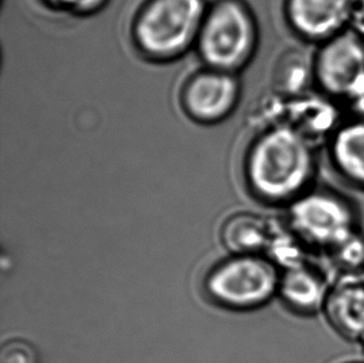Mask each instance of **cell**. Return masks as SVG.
<instances>
[{"label": "cell", "mask_w": 364, "mask_h": 363, "mask_svg": "<svg viewBox=\"0 0 364 363\" xmlns=\"http://www.w3.org/2000/svg\"><path fill=\"white\" fill-rule=\"evenodd\" d=\"M246 174L261 201L289 206L318 182L317 146L292 128L271 126L251 148Z\"/></svg>", "instance_id": "obj_1"}, {"label": "cell", "mask_w": 364, "mask_h": 363, "mask_svg": "<svg viewBox=\"0 0 364 363\" xmlns=\"http://www.w3.org/2000/svg\"><path fill=\"white\" fill-rule=\"evenodd\" d=\"M360 208L335 186L316 183L287 206V228L309 253L333 256L360 236Z\"/></svg>", "instance_id": "obj_2"}, {"label": "cell", "mask_w": 364, "mask_h": 363, "mask_svg": "<svg viewBox=\"0 0 364 363\" xmlns=\"http://www.w3.org/2000/svg\"><path fill=\"white\" fill-rule=\"evenodd\" d=\"M281 269L271 258L237 256L215 266L205 280L208 294L229 309H257L279 294Z\"/></svg>", "instance_id": "obj_3"}, {"label": "cell", "mask_w": 364, "mask_h": 363, "mask_svg": "<svg viewBox=\"0 0 364 363\" xmlns=\"http://www.w3.org/2000/svg\"><path fill=\"white\" fill-rule=\"evenodd\" d=\"M202 14V0H152L136 24L138 44L156 58L179 54L199 29Z\"/></svg>", "instance_id": "obj_4"}, {"label": "cell", "mask_w": 364, "mask_h": 363, "mask_svg": "<svg viewBox=\"0 0 364 363\" xmlns=\"http://www.w3.org/2000/svg\"><path fill=\"white\" fill-rule=\"evenodd\" d=\"M254 19L237 0H222L203 25L200 49L209 64L220 69L242 66L255 46Z\"/></svg>", "instance_id": "obj_5"}, {"label": "cell", "mask_w": 364, "mask_h": 363, "mask_svg": "<svg viewBox=\"0 0 364 363\" xmlns=\"http://www.w3.org/2000/svg\"><path fill=\"white\" fill-rule=\"evenodd\" d=\"M314 78L320 93L345 101L364 78V39L346 29L317 45Z\"/></svg>", "instance_id": "obj_6"}, {"label": "cell", "mask_w": 364, "mask_h": 363, "mask_svg": "<svg viewBox=\"0 0 364 363\" xmlns=\"http://www.w3.org/2000/svg\"><path fill=\"white\" fill-rule=\"evenodd\" d=\"M276 96L281 107L279 112L281 120L277 125L295 130L317 147L322 143L326 144L343 121L336 100L326 96L325 93L309 91L294 98Z\"/></svg>", "instance_id": "obj_7"}, {"label": "cell", "mask_w": 364, "mask_h": 363, "mask_svg": "<svg viewBox=\"0 0 364 363\" xmlns=\"http://www.w3.org/2000/svg\"><path fill=\"white\" fill-rule=\"evenodd\" d=\"M332 283L320 265L310 259L281 270L279 294L291 312L300 317H315L325 312Z\"/></svg>", "instance_id": "obj_8"}, {"label": "cell", "mask_w": 364, "mask_h": 363, "mask_svg": "<svg viewBox=\"0 0 364 363\" xmlns=\"http://www.w3.org/2000/svg\"><path fill=\"white\" fill-rule=\"evenodd\" d=\"M352 0H285V15L300 39L321 44L348 29Z\"/></svg>", "instance_id": "obj_9"}, {"label": "cell", "mask_w": 364, "mask_h": 363, "mask_svg": "<svg viewBox=\"0 0 364 363\" xmlns=\"http://www.w3.org/2000/svg\"><path fill=\"white\" fill-rule=\"evenodd\" d=\"M326 147L336 176L350 189L364 193V118L343 120Z\"/></svg>", "instance_id": "obj_10"}, {"label": "cell", "mask_w": 364, "mask_h": 363, "mask_svg": "<svg viewBox=\"0 0 364 363\" xmlns=\"http://www.w3.org/2000/svg\"><path fill=\"white\" fill-rule=\"evenodd\" d=\"M237 84L229 75L203 73L184 91V103L193 117L212 121L227 115L237 100Z\"/></svg>", "instance_id": "obj_11"}, {"label": "cell", "mask_w": 364, "mask_h": 363, "mask_svg": "<svg viewBox=\"0 0 364 363\" xmlns=\"http://www.w3.org/2000/svg\"><path fill=\"white\" fill-rule=\"evenodd\" d=\"M327 320L345 337L358 339L364 335V281L346 280L332 284L326 306Z\"/></svg>", "instance_id": "obj_12"}, {"label": "cell", "mask_w": 364, "mask_h": 363, "mask_svg": "<svg viewBox=\"0 0 364 363\" xmlns=\"http://www.w3.org/2000/svg\"><path fill=\"white\" fill-rule=\"evenodd\" d=\"M270 238L267 223L251 213H239L228 218L222 228L224 246L237 256L259 254L270 248Z\"/></svg>", "instance_id": "obj_13"}, {"label": "cell", "mask_w": 364, "mask_h": 363, "mask_svg": "<svg viewBox=\"0 0 364 363\" xmlns=\"http://www.w3.org/2000/svg\"><path fill=\"white\" fill-rule=\"evenodd\" d=\"M315 84L314 58L300 50H290L281 55L272 73V85L276 95L282 98L300 96L310 91V85Z\"/></svg>", "instance_id": "obj_14"}, {"label": "cell", "mask_w": 364, "mask_h": 363, "mask_svg": "<svg viewBox=\"0 0 364 363\" xmlns=\"http://www.w3.org/2000/svg\"><path fill=\"white\" fill-rule=\"evenodd\" d=\"M343 102L353 113V117L364 118V78L360 80L355 89L350 91Z\"/></svg>", "instance_id": "obj_15"}, {"label": "cell", "mask_w": 364, "mask_h": 363, "mask_svg": "<svg viewBox=\"0 0 364 363\" xmlns=\"http://www.w3.org/2000/svg\"><path fill=\"white\" fill-rule=\"evenodd\" d=\"M348 29L364 39V0H352Z\"/></svg>", "instance_id": "obj_16"}, {"label": "cell", "mask_w": 364, "mask_h": 363, "mask_svg": "<svg viewBox=\"0 0 364 363\" xmlns=\"http://www.w3.org/2000/svg\"><path fill=\"white\" fill-rule=\"evenodd\" d=\"M332 363H364V359L362 357H348V359H337Z\"/></svg>", "instance_id": "obj_17"}, {"label": "cell", "mask_w": 364, "mask_h": 363, "mask_svg": "<svg viewBox=\"0 0 364 363\" xmlns=\"http://www.w3.org/2000/svg\"><path fill=\"white\" fill-rule=\"evenodd\" d=\"M68 1H74L76 4L89 6V5L94 4L95 1H97V0H68Z\"/></svg>", "instance_id": "obj_18"}]
</instances>
